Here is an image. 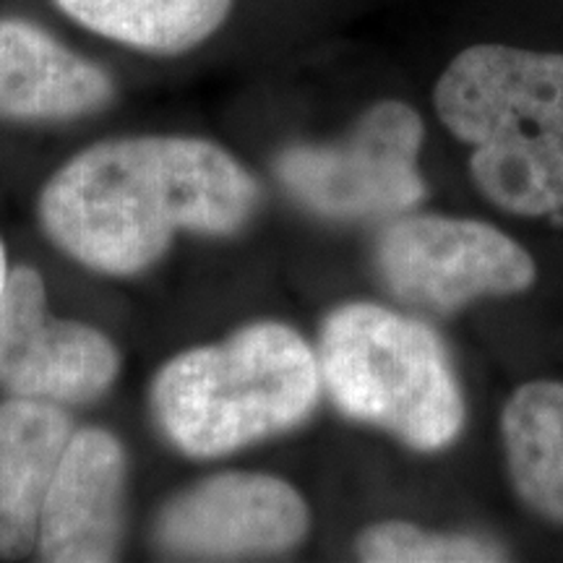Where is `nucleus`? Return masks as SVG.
<instances>
[{
  "label": "nucleus",
  "mask_w": 563,
  "mask_h": 563,
  "mask_svg": "<svg viewBox=\"0 0 563 563\" xmlns=\"http://www.w3.org/2000/svg\"><path fill=\"white\" fill-rule=\"evenodd\" d=\"M256 203V180L211 141L141 136L66 162L42 188L40 217L76 262L129 277L157 262L178 230L232 235Z\"/></svg>",
  "instance_id": "obj_1"
},
{
  "label": "nucleus",
  "mask_w": 563,
  "mask_h": 563,
  "mask_svg": "<svg viewBox=\"0 0 563 563\" xmlns=\"http://www.w3.org/2000/svg\"><path fill=\"white\" fill-rule=\"evenodd\" d=\"M319 355L277 321L173 357L154 378L162 431L183 454L222 456L300 426L321 394Z\"/></svg>",
  "instance_id": "obj_2"
},
{
  "label": "nucleus",
  "mask_w": 563,
  "mask_h": 563,
  "mask_svg": "<svg viewBox=\"0 0 563 563\" xmlns=\"http://www.w3.org/2000/svg\"><path fill=\"white\" fill-rule=\"evenodd\" d=\"M319 368L344 415L418 452H439L462 433L460 382L426 323L373 302H347L323 321Z\"/></svg>",
  "instance_id": "obj_3"
},
{
  "label": "nucleus",
  "mask_w": 563,
  "mask_h": 563,
  "mask_svg": "<svg viewBox=\"0 0 563 563\" xmlns=\"http://www.w3.org/2000/svg\"><path fill=\"white\" fill-rule=\"evenodd\" d=\"M422 121L410 104L378 102L340 144L292 146L277 157L282 186L313 214L376 220L412 209L426 194L418 173Z\"/></svg>",
  "instance_id": "obj_4"
},
{
  "label": "nucleus",
  "mask_w": 563,
  "mask_h": 563,
  "mask_svg": "<svg viewBox=\"0 0 563 563\" xmlns=\"http://www.w3.org/2000/svg\"><path fill=\"white\" fill-rule=\"evenodd\" d=\"M376 262L397 298L441 316L483 295L522 292L534 282L532 256L509 235L441 214L391 222L378 238Z\"/></svg>",
  "instance_id": "obj_5"
},
{
  "label": "nucleus",
  "mask_w": 563,
  "mask_h": 563,
  "mask_svg": "<svg viewBox=\"0 0 563 563\" xmlns=\"http://www.w3.org/2000/svg\"><path fill=\"white\" fill-rule=\"evenodd\" d=\"M118 371L121 355L108 336L51 316L37 269L9 272L0 298V389L21 399L81 405L102 397Z\"/></svg>",
  "instance_id": "obj_6"
},
{
  "label": "nucleus",
  "mask_w": 563,
  "mask_h": 563,
  "mask_svg": "<svg viewBox=\"0 0 563 563\" xmlns=\"http://www.w3.org/2000/svg\"><path fill=\"white\" fill-rule=\"evenodd\" d=\"M308 525V506L292 485L262 473H224L196 483L162 509L157 543L178 559H258L290 551Z\"/></svg>",
  "instance_id": "obj_7"
},
{
  "label": "nucleus",
  "mask_w": 563,
  "mask_h": 563,
  "mask_svg": "<svg viewBox=\"0 0 563 563\" xmlns=\"http://www.w3.org/2000/svg\"><path fill=\"white\" fill-rule=\"evenodd\" d=\"M441 123L467 144L522 133L563 136V55L475 45L435 84Z\"/></svg>",
  "instance_id": "obj_8"
},
{
  "label": "nucleus",
  "mask_w": 563,
  "mask_h": 563,
  "mask_svg": "<svg viewBox=\"0 0 563 563\" xmlns=\"http://www.w3.org/2000/svg\"><path fill=\"white\" fill-rule=\"evenodd\" d=\"M125 452L102 428L70 435L40 519L37 553L51 563L112 561L123 534Z\"/></svg>",
  "instance_id": "obj_9"
},
{
  "label": "nucleus",
  "mask_w": 563,
  "mask_h": 563,
  "mask_svg": "<svg viewBox=\"0 0 563 563\" xmlns=\"http://www.w3.org/2000/svg\"><path fill=\"white\" fill-rule=\"evenodd\" d=\"M104 70L24 19H0V118L70 121L112 100Z\"/></svg>",
  "instance_id": "obj_10"
},
{
  "label": "nucleus",
  "mask_w": 563,
  "mask_h": 563,
  "mask_svg": "<svg viewBox=\"0 0 563 563\" xmlns=\"http://www.w3.org/2000/svg\"><path fill=\"white\" fill-rule=\"evenodd\" d=\"M74 426L58 405L11 397L0 405V555L37 551L45 498Z\"/></svg>",
  "instance_id": "obj_11"
},
{
  "label": "nucleus",
  "mask_w": 563,
  "mask_h": 563,
  "mask_svg": "<svg viewBox=\"0 0 563 563\" xmlns=\"http://www.w3.org/2000/svg\"><path fill=\"white\" fill-rule=\"evenodd\" d=\"M504 443L519 498L563 525V384L519 386L504 407Z\"/></svg>",
  "instance_id": "obj_12"
},
{
  "label": "nucleus",
  "mask_w": 563,
  "mask_h": 563,
  "mask_svg": "<svg viewBox=\"0 0 563 563\" xmlns=\"http://www.w3.org/2000/svg\"><path fill=\"white\" fill-rule=\"evenodd\" d=\"M63 13L102 37L154 55H178L207 42L232 0H55Z\"/></svg>",
  "instance_id": "obj_13"
},
{
  "label": "nucleus",
  "mask_w": 563,
  "mask_h": 563,
  "mask_svg": "<svg viewBox=\"0 0 563 563\" xmlns=\"http://www.w3.org/2000/svg\"><path fill=\"white\" fill-rule=\"evenodd\" d=\"M477 188L511 214L540 217L563 207V136L522 133L477 144L470 159Z\"/></svg>",
  "instance_id": "obj_14"
},
{
  "label": "nucleus",
  "mask_w": 563,
  "mask_h": 563,
  "mask_svg": "<svg viewBox=\"0 0 563 563\" xmlns=\"http://www.w3.org/2000/svg\"><path fill=\"white\" fill-rule=\"evenodd\" d=\"M357 555L371 563H490L506 553L473 534L428 532L410 522H382L363 530Z\"/></svg>",
  "instance_id": "obj_15"
},
{
  "label": "nucleus",
  "mask_w": 563,
  "mask_h": 563,
  "mask_svg": "<svg viewBox=\"0 0 563 563\" xmlns=\"http://www.w3.org/2000/svg\"><path fill=\"white\" fill-rule=\"evenodd\" d=\"M9 258H5V249L3 243H0V298H3V290H5V282H9Z\"/></svg>",
  "instance_id": "obj_16"
}]
</instances>
